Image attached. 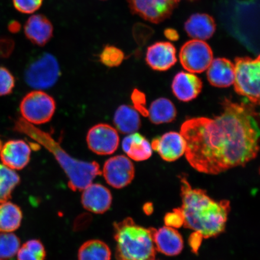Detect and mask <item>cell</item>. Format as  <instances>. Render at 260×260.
<instances>
[{"label":"cell","mask_w":260,"mask_h":260,"mask_svg":"<svg viewBox=\"0 0 260 260\" xmlns=\"http://www.w3.org/2000/svg\"><path fill=\"white\" fill-rule=\"evenodd\" d=\"M20 183V177L12 169L0 164V203L11 198L13 191Z\"/></svg>","instance_id":"26"},{"label":"cell","mask_w":260,"mask_h":260,"mask_svg":"<svg viewBox=\"0 0 260 260\" xmlns=\"http://www.w3.org/2000/svg\"><path fill=\"white\" fill-rule=\"evenodd\" d=\"M146 61L152 70L167 71L177 62L176 49L170 42H157L148 48Z\"/></svg>","instance_id":"14"},{"label":"cell","mask_w":260,"mask_h":260,"mask_svg":"<svg viewBox=\"0 0 260 260\" xmlns=\"http://www.w3.org/2000/svg\"><path fill=\"white\" fill-rule=\"evenodd\" d=\"M124 53L113 45H107L100 54L101 62L109 68L118 67L124 59Z\"/></svg>","instance_id":"29"},{"label":"cell","mask_w":260,"mask_h":260,"mask_svg":"<svg viewBox=\"0 0 260 260\" xmlns=\"http://www.w3.org/2000/svg\"><path fill=\"white\" fill-rule=\"evenodd\" d=\"M148 116L154 124L170 123L176 118L177 109L171 100L160 98L151 103Z\"/></svg>","instance_id":"23"},{"label":"cell","mask_w":260,"mask_h":260,"mask_svg":"<svg viewBox=\"0 0 260 260\" xmlns=\"http://www.w3.org/2000/svg\"><path fill=\"white\" fill-rule=\"evenodd\" d=\"M81 203L84 209L96 214L109 210L112 203V195L108 188L100 184H92L83 190Z\"/></svg>","instance_id":"15"},{"label":"cell","mask_w":260,"mask_h":260,"mask_svg":"<svg viewBox=\"0 0 260 260\" xmlns=\"http://www.w3.org/2000/svg\"><path fill=\"white\" fill-rule=\"evenodd\" d=\"M22 118L31 124L40 125L53 118L56 104L53 97L41 90L26 95L19 106Z\"/></svg>","instance_id":"7"},{"label":"cell","mask_w":260,"mask_h":260,"mask_svg":"<svg viewBox=\"0 0 260 260\" xmlns=\"http://www.w3.org/2000/svg\"><path fill=\"white\" fill-rule=\"evenodd\" d=\"M15 49V42L9 37H0V58H7Z\"/></svg>","instance_id":"33"},{"label":"cell","mask_w":260,"mask_h":260,"mask_svg":"<svg viewBox=\"0 0 260 260\" xmlns=\"http://www.w3.org/2000/svg\"><path fill=\"white\" fill-rule=\"evenodd\" d=\"M22 211L17 205L9 201L0 203V232L11 233L21 226Z\"/></svg>","instance_id":"24"},{"label":"cell","mask_w":260,"mask_h":260,"mask_svg":"<svg viewBox=\"0 0 260 260\" xmlns=\"http://www.w3.org/2000/svg\"><path fill=\"white\" fill-rule=\"evenodd\" d=\"M60 75L56 58L50 53H44L26 68L24 79L29 86L36 89H46L53 86Z\"/></svg>","instance_id":"6"},{"label":"cell","mask_w":260,"mask_h":260,"mask_svg":"<svg viewBox=\"0 0 260 260\" xmlns=\"http://www.w3.org/2000/svg\"><path fill=\"white\" fill-rule=\"evenodd\" d=\"M86 141L90 150L101 155L113 154L119 145L118 132L107 123L92 126L87 133Z\"/></svg>","instance_id":"10"},{"label":"cell","mask_w":260,"mask_h":260,"mask_svg":"<svg viewBox=\"0 0 260 260\" xmlns=\"http://www.w3.org/2000/svg\"><path fill=\"white\" fill-rule=\"evenodd\" d=\"M31 148L22 140H11L3 145L0 158L3 165L13 170H21L30 160Z\"/></svg>","instance_id":"13"},{"label":"cell","mask_w":260,"mask_h":260,"mask_svg":"<svg viewBox=\"0 0 260 260\" xmlns=\"http://www.w3.org/2000/svg\"><path fill=\"white\" fill-rule=\"evenodd\" d=\"M132 99L134 104L135 108L141 112L142 115H148V111L144 107L145 104V97L144 93L137 89H135L132 95Z\"/></svg>","instance_id":"34"},{"label":"cell","mask_w":260,"mask_h":260,"mask_svg":"<svg viewBox=\"0 0 260 260\" xmlns=\"http://www.w3.org/2000/svg\"><path fill=\"white\" fill-rule=\"evenodd\" d=\"M117 260H154L157 250L153 241L154 228L137 225L132 217L114 223Z\"/></svg>","instance_id":"4"},{"label":"cell","mask_w":260,"mask_h":260,"mask_svg":"<svg viewBox=\"0 0 260 260\" xmlns=\"http://www.w3.org/2000/svg\"><path fill=\"white\" fill-rule=\"evenodd\" d=\"M122 147L128 157L136 161L148 160L152 154L150 143L139 133H132L126 136L123 140Z\"/></svg>","instance_id":"21"},{"label":"cell","mask_w":260,"mask_h":260,"mask_svg":"<svg viewBox=\"0 0 260 260\" xmlns=\"http://www.w3.org/2000/svg\"><path fill=\"white\" fill-rule=\"evenodd\" d=\"M183 226L200 233L203 239L219 236L225 230L231 211L230 201L214 200L206 190L193 188L187 179L180 177Z\"/></svg>","instance_id":"2"},{"label":"cell","mask_w":260,"mask_h":260,"mask_svg":"<svg viewBox=\"0 0 260 260\" xmlns=\"http://www.w3.org/2000/svg\"><path fill=\"white\" fill-rule=\"evenodd\" d=\"M151 146L152 149L157 151L162 160L168 162L176 161L186 151V142L183 136L180 133L174 132L155 138Z\"/></svg>","instance_id":"12"},{"label":"cell","mask_w":260,"mask_h":260,"mask_svg":"<svg viewBox=\"0 0 260 260\" xmlns=\"http://www.w3.org/2000/svg\"><path fill=\"white\" fill-rule=\"evenodd\" d=\"M114 124L122 134H132L141 127V118L137 110L127 105L119 106L114 116Z\"/></svg>","instance_id":"22"},{"label":"cell","mask_w":260,"mask_h":260,"mask_svg":"<svg viewBox=\"0 0 260 260\" xmlns=\"http://www.w3.org/2000/svg\"><path fill=\"white\" fill-rule=\"evenodd\" d=\"M203 89V82L196 75L183 71L175 76L172 83V92L177 99L188 102L200 95Z\"/></svg>","instance_id":"18"},{"label":"cell","mask_w":260,"mask_h":260,"mask_svg":"<svg viewBox=\"0 0 260 260\" xmlns=\"http://www.w3.org/2000/svg\"><path fill=\"white\" fill-rule=\"evenodd\" d=\"M112 253L108 245L100 240L84 243L78 253L79 260H110Z\"/></svg>","instance_id":"25"},{"label":"cell","mask_w":260,"mask_h":260,"mask_svg":"<svg viewBox=\"0 0 260 260\" xmlns=\"http://www.w3.org/2000/svg\"><path fill=\"white\" fill-rule=\"evenodd\" d=\"M15 84V78L12 73L7 68L0 67V96L11 94Z\"/></svg>","instance_id":"30"},{"label":"cell","mask_w":260,"mask_h":260,"mask_svg":"<svg viewBox=\"0 0 260 260\" xmlns=\"http://www.w3.org/2000/svg\"><path fill=\"white\" fill-rule=\"evenodd\" d=\"M214 118H193L181 126L185 155L194 170L210 175L245 167L257 157L259 129L251 106L225 99Z\"/></svg>","instance_id":"1"},{"label":"cell","mask_w":260,"mask_h":260,"mask_svg":"<svg viewBox=\"0 0 260 260\" xmlns=\"http://www.w3.org/2000/svg\"><path fill=\"white\" fill-rule=\"evenodd\" d=\"M53 24L47 16L38 14L30 16L24 25L26 38L31 43L43 47L53 37Z\"/></svg>","instance_id":"17"},{"label":"cell","mask_w":260,"mask_h":260,"mask_svg":"<svg viewBox=\"0 0 260 260\" xmlns=\"http://www.w3.org/2000/svg\"><path fill=\"white\" fill-rule=\"evenodd\" d=\"M46 251L40 240L32 239L25 242L17 252L18 260H45Z\"/></svg>","instance_id":"27"},{"label":"cell","mask_w":260,"mask_h":260,"mask_svg":"<svg viewBox=\"0 0 260 260\" xmlns=\"http://www.w3.org/2000/svg\"><path fill=\"white\" fill-rule=\"evenodd\" d=\"M21 24L17 21H12L8 24V30L12 34H17L20 30Z\"/></svg>","instance_id":"37"},{"label":"cell","mask_w":260,"mask_h":260,"mask_svg":"<svg viewBox=\"0 0 260 260\" xmlns=\"http://www.w3.org/2000/svg\"><path fill=\"white\" fill-rule=\"evenodd\" d=\"M0 260H2V259H0Z\"/></svg>","instance_id":"41"},{"label":"cell","mask_w":260,"mask_h":260,"mask_svg":"<svg viewBox=\"0 0 260 260\" xmlns=\"http://www.w3.org/2000/svg\"><path fill=\"white\" fill-rule=\"evenodd\" d=\"M130 11L154 24L170 17L177 3L175 0H128Z\"/></svg>","instance_id":"9"},{"label":"cell","mask_w":260,"mask_h":260,"mask_svg":"<svg viewBox=\"0 0 260 260\" xmlns=\"http://www.w3.org/2000/svg\"><path fill=\"white\" fill-rule=\"evenodd\" d=\"M44 0H12L14 8L24 14H31L41 7Z\"/></svg>","instance_id":"31"},{"label":"cell","mask_w":260,"mask_h":260,"mask_svg":"<svg viewBox=\"0 0 260 260\" xmlns=\"http://www.w3.org/2000/svg\"><path fill=\"white\" fill-rule=\"evenodd\" d=\"M154 260H155V259H154Z\"/></svg>","instance_id":"42"},{"label":"cell","mask_w":260,"mask_h":260,"mask_svg":"<svg viewBox=\"0 0 260 260\" xmlns=\"http://www.w3.org/2000/svg\"><path fill=\"white\" fill-rule=\"evenodd\" d=\"M203 237L200 233L194 232L191 234L189 237V244L192 251L197 253L198 249L202 243Z\"/></svg>","instance_id":"35"},{"label":"cell","mask_w":260,"mask_h":260,"mask_svg":"<svg viewBox=\"0 0 260 260\" xmlns=\"http://www.w3.org/2000/svg\"><path fill=\"white\" fill-rule=\"evenodd\" d=\"M207 76L211 85L225 88L232 86L235 80V64L225 58H217L211 61Z\"/></svg>","instance_id":"19"},{"label":"cell","mask_w":260,"mask_h":260,"mask_svg":"<svg viewBox=\"0 0 260 260\" xmlns=\"http://www.w3.org/2000/svg\"><path fill=\"white\" fill-rule=\"evenodd\" d=\"M153 241L157 251L167 256H177L183 251L184 240L178 231L168 226L154 229Z\"/></svg>","instance_id":"16"},{"label":"cell","mask_w":260,"mask_h":260,"mask_svg":"<svg viewBox=\"0 0 260 260\" xmlns=\"http://www.w3.org/2000/svg\"><path fill=\"white\" fill-rule=\"evenodd\" d=\"M213 60V51L209 45L204 41H188L183 45L180 51L181 64L190 73L204 72Z\"/></svg>","instance_id":"8"},{"label":"cell","mask_w":260,"mask_h":260,"mask_svg":"<svg viewBox=\"0 0 260 260\" xmlns=\"http://www.w3.org/2000/svg\"><path fill=\"white\" fill-rule=\"evenodd\" d=\"M185 30L193 40L206 41L213 37L216 25L214 18L208 14H193L184 25Z\"/></svg>","instance_id":"20"},{"label":"cell","mask_w":260,"mask_h":260,"mask_svg":"<svg viewBox=\"0 0 260 260\" xmlns=\"http://www.w3.org/2000/svg\"><path fill=\"white\" fill-rule=\"evenodd\" d=\"M181 0H175V2H176V3H178L179 2H180ZM191 1H193V0H191Z\"/></svg>","instance_id":"40"},{"label":"cell","mask_w":260,"mask_h":260,"mask_svg":"<svg viewBox=\"0 0 260 260\" xmlns=\"http://www.w3.org/2000/svg\"><path fill=\"white\" fill-rule=\"evenodd\" d=\"M164 222L166 226L174 228V229L183 226L184 219L180 208H177V209H174L172 212L166 214L164 217Z\"/></svg>","instance_id":"32"},{"label":"cell","mask_w":260,"mask_h":260,"mask_svg":"<svg viewBox=\"0 0 260 260\" xmlns=\"http://www.w3.org/2000/svg\"><path fill=\"white\" fill-rule=\"evenodd\" d=\"M144 210L146 214L149 215V214H151L152 211H153V207H152L150 203L146 204L144 207Z\"/></svg>","instance_id":"38"},{"label":"cell","mask_w":260,"mask_h":260,"mask_svg":"<svg viewBox=\"0 0 260 260\" xmlns=\"http://www.w3.org/2000/svg\"><path fill=\"white\" fill-rule=\"evenodd\" d=\"M164 35L169 40L177 41L179 40V34L177 30L173 28H167L164 31Z\"/></svg>","instance_id":"36"},{"label":"cell","mask_w":260,"mask_h":260,"mask_svg":"<svg viewBox=\"0 0 260 260\" xmlns=\"http://www.w3.org/2000/svg\"><path fill=\"white\" fill-rule=\"evenodd\" d=\"M14 131L27 135L53 154L67 174L68 186L73 191H82L97 176L102 174L100 165L95 161L76 160L61 148L60 145L48 133L42 131L22 118L16 120Z\"/></svg>","instance_id":"3"},{"label":"cell","mask_w":260,"mask_h":260,"mask_svg":"<svg viewBox=\"0 0 260 260\" xmlns=\"http://www.w3.org/2000/svg\"><path fill=\"white\" fill-rule=\"evenodd\" d=\"M20 240L14 234L0 233V259H9L14 257L20 248Z\"/></svg>","instance_id":"28"},{"label":"cell","mask_w":260,"mask_h":260,"mask_svg":"<svg viewBox=\"0 0 260 260\" xmlns=\"http://www.w3.org/2000/svg\"><path fill=\"white\" fill-rule=\"evenodd\" d=\"M103 175L110 186L122 188L132 183L135 176V168L126 156H114L105 162Z\"/></svg>","instance_id":"11"},{"label":"cell","mask_w":260,"mask_h":260,"mask_svg":"<svg viewBox=\"0 0 260 260\" xmlns=\"http://www.w3.org/2000/svg\"><path fill=\"white\" fill-rule=\"evenodd\" d=\"M260 57L235 58L234 87L237 94L255 105L259 103Z\"/></svg>","instance_id":"5"},{"label":"cell","mask_w":260,"mask_h":260,"mask_svg":"<svg viewBox=\"0 0 260 260\" xmlns=\"http://www.w3.org/2000/svg\"><path fill=\"white\" fill-rule=\"evenodd\" d=\"M3 142L2 141H1V139H0V149H2V146H3Z\"/></svg>","instance_id":"39"}]
</instances>
